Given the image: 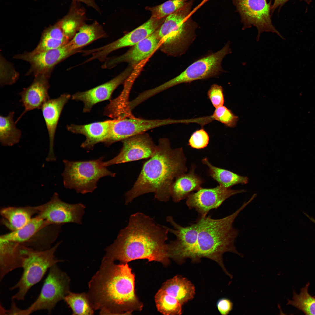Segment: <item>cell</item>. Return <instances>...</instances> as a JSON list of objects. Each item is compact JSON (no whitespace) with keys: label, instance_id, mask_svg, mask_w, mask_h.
Returning a JSON list of instances; mask_svg holds the SVG:
<instances>
[{"label":"cell","instance_id":"obj_1","mask_svg":"<svg viewBox=\"0 0 315 315\" xmlns=\"http://www.w3.org/2000/svg\"><path fill=\"white\" fill-rule=\"evenodd\" d=\"M169 228L159 224L145 214L130 215L127 225L120 231L114 242L105 249L103 259L122 263L146 259L167 265Z\"/></svg>","mask_w":315,"mask_h":315},{"label":"cell","instance_id":"obj_2","mask_svg":"<svg viewBox=\"0 0 315 315\" xmlns=\"http://www.w3.org/2000/svg\"><path fill=\"white\" fill-rule=\"evenodd\" d=\"M102 260L88 284L87 293L94 310L100 314H131L143 304L136 295L135 275L127 263Z\"/></svg>","mask_w":315,"mask_h":315},{"label":"cell","instance_id":"obj_3","mask_svg":"<svg viewBox=\"0 0 315 315\" xmlns=\"http://www.w3.org/2000/svg\"><path fill=\"white\" fill-rule=\"evenodd\" d=\"M186 162L182 148L172 149L168 139H160L155 153L144 163L133 186L125 194V205L151 192L159 201H168L174 180L187 171Z\"/></svg>","mask_w":315,"mask_h":315},{"label":"cell","instance_id":"obj_4","mask_svg":"<svg viewBox=\"0 0 315 315\" xmlns=\"http://www.w3.org/2000/svg\"><path fill=\"white\" fill-rule=\"evenodd\" d=\"M253 199L251 197L234 213L223 218L215 219L210 216L198 218L196 222L198 228L197 244L191 259L192 261H199L202 258L211 259L216 262L230 278L232 277L225 267L223 255L230 252L243 256L235 246L239 231L233 227V223L239 213Z\"/></svg>","mask_w":315,"mask_h":315},{"label":"cell","instance_id":"obj_5","mask_svg":"<svg viewBox=\"0 0 315 315\" xmlns=\"http://www.w3.org/2000/svg\"><path fill=\"white\" fill-rule=\"evenodd\" d=\"M190 4L184 6L166 17L157 30L161 40V50L168 55L180 56L184 54L195 38L194 27L187 17Z\"/></svg>","mask_w":315,"mask_h":315},{"label":"cell","instance_id":"obj_6","mask_svg":"<svg viewBox=\"0 0 315 315\" xmlns=\"http://www.w3.org/2000/svg\"><path fill=\"white\" fill-rule=\"evenodd\" d=\"M104 158L84 161L64 160V169L61 175L64 187L85 194L93 192L102 178L115 177L116 174L108 170L104 165Z\"/></svg>","mask_w":315,"mask_h":315},{"label":"cell","instance_id":"obj_7","mask_svg":"<svg viewBox=\"0 0 315 315\" xmlns=\"http://www.w3.org/2000/svg\"><path fill=\"white\" fill-rule=\"evenodd\" d=\"M60 242L51 248L39 250L27 247L22 267L23 271L18 281L9 288L10 290L18 289L12 299L24 300L30 289L38 283L48 269L64 260L58 259L55 253Z\"/></svg>","mask_w":315,"mask_h":315},{"label":"cell","instance_id":"obj_8","mask_svg":"<svg viewBox=\"0 0 315 315\" xmlns=\"http://www.w3.org/2000/svg\"><path fill=\"white\" fill-rule=\"evenodd\" d=\"M231 52L229 42L220 50L195 61L178 76L152 89V93L155 95L179 84L217 76L223 71L221 66L223 60Z\"/></svg>","mask_w":315,"mask_h":315},{"label":"cell","instance_id":"obj_9","mask_svg":"<svg viewBox=\"0 0 315 315\" xmlns=\"http://www.w3.org/2000/svg\"><path fill=\"white\" fill-rule=\"evenodd\" d=\"M49 269L39 295L29 307L21 310V315H29L35 312L44 310L50 314L57 303L64 300L70 291V279L66 273L57 264Z\"/></svg>","mask_w":315,"mask_h":315},{"label":"cell","instance_id":"obj_10","mask_svg":"<svg viewBox=\"0 0 315 315\" xmlns=\"http://www.w3.org/2000/svg\"><path fill=\"white\" fill-rule=\"evenodd\" d=\"M239 13L243 26L242 29L253 25L258 30L256 40H260L261 34L264 32L276 33L283 38L279 32L273 25L270 14L272 6L266 0H233Z\"/></svg>","mask_w":315,"mask_h":315},{"label":"cell","instance_id":"obj_11","mask_svg":"<svg viewBox=\"0 0 315 315\" xmlns=\"http://www.w3.org/2000/svg\"><path fill=\"white\" fill-rule=\"evenodd\" d=\"M34 207L37 211V215L49 225L67 223L81 224L85 208L82 203L72 204L63 201L56 192L46 203Z\"/></svg>","mask_w":315,"mask_h":315},{"label":"cell","instance_id":"obj_12","mask_svg":"<svg viewBox=\"0 0 315 315\" xmlns=\"http://www.w3.org/2000/svg\"><path fill=\"white\" fill-rule=\"evenodd\" d=\"M167 221L173 227L169 228V232L176 237L175 240L167 244L169 257L178 263L183 262L186 259H191L197 244L198 228L197 223L184 227L178 224L173 217L168 216Z\"/></svg>","mask_w":315,"mask_h":315},{"label":"cell","instance_id":"obj_13","mask_svg":"<svg viewBox=\"0 0 315 315\" xmlns=\"http://www.w3.org/2000/svg\"><path fill=\"white\" fill-rule=\"evenodd\" d=\"M175 122L174 119H170L148 120L135 117L114 119L112 120L108 135L103 143L109 146L116 142Z\"/></svg>","mask_w":315,"mask_h":315},{"label":"cell","instance_id":"obj_14","mask_svg":"<svg viewBox=\"0 0 315 315\" xmlns=\"http://www.w3.org/2000/svg\"><path fill=\"white\" fill-rule=\"evenodd\" d=\"M165 18L156 19L150 18L141 25L114 41L100 47L87 50V54L92 55L87 60V61L89 62L97 60L104 62L108 55L113 51L123 48L134 46L157 30Z\"/></svg>","mask_w":315,"mask_h":315},{"label":"cell","instance_id":"obj_15","mask_svg":"<svg viewBox=\"0 0 315 315\" xmlns=\"http://www.w3.org/2000/svg\"><path fill=\"white\" fill-rule=\"evenodd\" d=\"M82 49L72 50L68 43L59 47L41 53L31 54L29 52L18 54L14 58L28 62L30 67L26 75L34 76L44 74L51 76L55 67L71 56L80 52Z\"/></svg>","mask_w":315,"mask_h":315},{"label":"cell","instance_id":"obj_16","mask_svg":"<svg viewBox=\"0 0 315 315\" xmlns=\"http://www.w3.org/2000/svg\"><path fill=\"white\" fill-rule=\"evenodd\" d=\"M244 190H233L218 185L213 188H201L192 192L186 198V204L190 209H194L199 217H204L211 210L217 209L230 197L243 193Z\"/></svg>","mask_w":315,"mask_h":315},{"label":"cell","instance_id":"obj_17","mask_svg":"<svg viewBox=\"0 0 315 315\" xmlns=\"http://www.w3.org/2000/svg\"><path fill=\"white\" fill-rule=\"evenodd\" d=\"M121 141L123 146L120 152L114 158L104 162L106 166L149 158L154 154L157 147L151 137L146 132Z\"/></svg>","mask_w":315,"mask_h":315},{"label":"cell","instance_id":"obj_18","mask_svg":"<svg viewBox=\"0 0 315 315\" xmlns=\"http://www.w3.org/2000/svg\"><path fill=\"white\" fill-rule=\"evenodd\" d=\"M134 69V66L130 65L109 81L88 90L74 94L72 96V99L83 102L84 104L83 112H89L95 104L109 99L114 90L130 77Z\"/></svg>","mask_w":315,"mask_h":315},{"label":"cell","instance_id":"obj_19","mask_svg":"<svg viewBox=\"0 0 315 315\" xmlns=\"http://www.w3.org/2000/svg\"><path fill=\"white\" fill-rule=\"evenodd\" d=\"M160 42L157 30L151 35L133 46L124 54L118 56L107 57L102 68L111 69L123 62L127 63L135 66L148 57Z\"/></svg>","mask_w":315,"mask_h":315},{"label":"cell","instance_id":"obj_20","mask_svg":"<svg viewBox=\"0 0 315 315\" xmlns=\"http://www.w3.org/2000/svg\"><path fill=\"white\" fill-rule=\"evenodd\" d=\"M50 76L41 74L34 76L32 83L19 93L20 101L24 110L15 121L16 123L27 112L41 109L44 104L50 99L48 93Z\"/></svg>","mask_w":315,"mask_h":315},{"label":"cell","instance_id":"obj_21","mask_svg":"<svg viewBox=\"0 0 315 315\" xmlns=\"http://www.w3.org/2000/svg\"><path fill=\"white\" fill-rule=\"evenodd\" d=\"M195 292V287L190 281L177 275L163 283L155 298L161 301L178 300L183 305L193 298Z\"/></svg>","mask_w":315,"mask_h":315},{"label":"cell","instance_id":"obj_22","mask_svg":"<svg viewBox=\"0 0 315 315\" xmlns=\"http://www.w3.org/2000/svg\"><path fill=\"white\" fill-rule=\"evenodd\" d=\"M71 97L69 94H64L57 98L50 99L44 104L41 108L49 138V150L46 158L47 162L56 160L54 150L56 131L62 109Z\"/></svg>","mask_w":315,"mask_h":315},{"label":"cell","instance_id":"obj_23","mask_svg":"<svg viewBox=\"0 0 315 315\" xmlns=\"http://www.w3.org/2000/svg\"><path fill=\"white\" fill-rule=\"evenodd\" d=\"M0 281L8 273L22 267L26 246L8 242H0Z\"/></svg>","mask_w":315,"mask_h":315},{"label":"cell","instance_id":"obj_24","mask_svg":"<svg viewBox=\"0 0 315 315\" xmlns=\"http://www.w3.org/2000/svg\"><path fill=\"white\" fill-rule=\"evenodd\" d=\"M112 120L95 122L83 125L71 124L68 125L67 128L73 133L84 135L86 137V139L80 146L89 150H91L93 149L96 144L99 142L103 143L107 138Z\"/></svg>","mask_w":315,"mask_h":315},{"label":"cell","instance_id":"obj_25","mask_svg":"<svg viewBox=\"0 0 315 315\" xmlns=\"http://www.w3.org/2000/svg\"><path fill=\"white\" fill-rule=\"evenodd\" d=\"M194 168L188 173L178 176L174 180L170 188L171 197L174 202H178L186 198L193 191L201 188L203 180L195 174Z\"/></svg>","mask_w":315,"mask_h":315},{"label":"cell","instance_id":"obj_26","mask_svg":"<svg viewBox=\"0 0 315 315\" xmlns=\"http://www.w3.org/2000/svg\"><path fill=\"white\" fill-rule=\"evenodd\" d=\"M0 214L2 223L12 231L25 225L38 212L34 206H8L1 209Z\"/></svg>","mask_w":315,"mask_h":315},{"label":"cell","instance_id":"obj_27","mask_svg":"<svg viewBox=\"0 0 315 315\" xmlns=\"http://www.w3.org/2000/svg\"><path fill=\"white\" fill-rule=\"evenodd\" d=\"M49 225L37 215L21 228L1 235L0 242H8L24 245L40 230Z\"/></svg>","mask_w":315,"mask_h":315},{"label":"cell","instance_id":"obj_28","mask_svg":"<svg viewBox=\"0 0 315 315\" xmlns=\"http://www.w3.org/2000/svg\"><path fill=\"white\" fill-rule=\"evenodd\" d=\"M103 27L97 21L90 24H83L68 44L72 50L82 49L98 39L107 37Z\"/></svg>","mask_w":315,"mask_h":315},{"label":"cell","instance_id":"obj_29","mask_svg":"<svg viewBox=\"0 0 315 315\" xmlns=\"http://www.w3.org/2000/svg\"><path fill=\"white\" fill-rule=\"evenodd\" d=\"M69 41L66 37L57 21L43 32L40 41L31 54L41 53L62 46Z\"/></svg>","mask_w":315,"mask_h":315},{"label":"cell","instance_id":"obj_30","mask_svg":"<svg viewBox=\"0 0 315 315\" xmlns=\"http://www.w3.org/2000/svg\"><path fill=\"white\" fill-rule=\"evenodd\" d=\"M203 164L209 168L210 176L224 188H230L232 186L241 184H247L249 181L247 177L240 176L228 170L216 167L212 165L208 159H202Z\"/></svg>","mask_w":315,"mask_h":315},{"label":"cell","instance_id":"obj_31","mask_svg":"<svg viewBox=\"0 0 315 315\" xmlns=\"http://www.w3.org/2000/svg\"><path fill=\"white\" fill-rule=\"evenodd\" d=\"M14 111L6 116H0V142L4 146H11L18 143L21 136V131L16 127L13 120Z\"/></svg>","mask_w":315,"mask_h":315},{"label":"cell","instance_id":"obj_32","mask_svg":"<svg viewBox=\"0 0 315 315\" xmlns=\"http://www.w3.org/2000/svg\"><path fill=\"white\" fill-rule=\"evenodd\" d=\"M64 300L71 308L73 315H91L93 309L87 293H75L69 291Z\"/></svg>","mask_w":315,"mask_h":315},{"label":"cell","instance_id":"obj_33","mask_svg":"<svg viewBox=\"0 0 315 315\" xmlns=\"http://www.w3.org/2000/svg\"><path fill=\"white\" fill-rule=\"evenodd\" d=\"M309 283L301 289L299 295L293 293V300H288L287 305H291L302 311L306 315H315V297L308 292Z\"/></svg>","mask_w":315,"mask_h":315},{"label":"cell","instance_id":"obj_34","mask_svg":"<svg viewBox=\"0 0 315 315\" xmlns=\"http://www.w3.org/2000/svg\"><path fill=\"white\" fill-rule=\"evenodd\" d=\"M189 0H169L154 7H146L145 9L151 13L150 18L161 19L166 18L182 8Z\"/></svg>","mask_w":315,"mask_h":315},{"label":"cell","instance_id":"obj_35","mask_svg":"<svg viewBox=\"0 0 315 315\" xmlns=\"http://www.w3.org/2000/svg\"><path fill=\"white\" fill-rule=\"evenodd\" d=\"M211 117L212 120L217 121L230 127H234L238 120V116L223 105L215 108Z\"/></svg>","mask_w":315,"mask_h":315},{"label":"cell","instance_id":"obj_36","mask_svg":"<svg viewBox=\"0 0 315 315\" xmlns=\"http://www.w3.org/2000/svg\"><path fill=\"white\" fill-rule=\"evenodd\" d=\"M209 137L207 132L203 128L197 130L191 135L188 140V145L193 148H204L208 145Z\"/></svg>","mask_w":315,"mask_h":315},{"label":"cell","instance_id":"obj_37","mask_svg":"<svg viewBox=\"0 0 315 315\" xmlns=\"http://www.w3.org/2000/svg\"><path fill=\"white\" fill-rule=\"evenodd\" d=\"M208 98L215 108L223 105L224 98L222 87L216 84L212 85L207 93Z\"/></svg>","mask_w":315,"mask_h":315},{"label":"cell","instance_id":"obj_38","mask_svg":"<svg viewBox=\"0 0 315 315\" xmlns=\"http://www.w3.org/2000/svg\"><path fill=\"white\" fill-rule=\"evenodd\" d=\"M217 306L219 312L221 315H227L232 310L233 303L228 298H222L217 301Z\"/></svg>","mask_w":315,"mask_h":315},{"label":"cell","instance_id":"obj_39","mask_svg":"<svg viewBox=\"0 0 315 315\" xmlns=\"http://www.w3.org/2000/svg\"><path fill=\"white\" fill-rule=\"evenodd\" d=\"M35 1L37 0H34ZM80 2H82L88 6L93 8L99 13H101V10L99 6L96 3L95 0H74Z\"/></svg>","mask_w":315,"mask_h":315},{"label":"cell","instance_id":"obj_40","mask_svg":"<svg viewBox=\"0 0 315 315\" xmlns=\"http://www.w3.org/2000/svg\"><path fill=\"white\" fill-rule=\"evenodd\" d=\"M289 0H274L273 5L272 6V10L273 11L279 6L283 5ZM307 2H310L311 0H304Z\"/></svg>","mask_w":315,"mask_h":315},{"label":"cell","instance_id":"obj_41","mask_svg":"<svg viewBox=\"0 0 315 315\" xmlns=\"http://www.w3.org/2000/svg\"><path fill=\"white\" fill-rule=\"evenodd\" d=\"M313 222H314V223H315V220H313Z\"/></svg>","mask_w":315,"mask_h":315}]
</instances>
